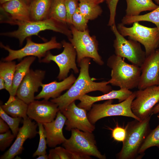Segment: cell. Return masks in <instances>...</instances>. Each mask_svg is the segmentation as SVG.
<instances>
[{
	"label": "cell",
	"instance_id": "obj_1",
	"mask_svg": "<svg viewBox=\"0 0 159 159\" xmlns=\"http://www.w3.org/2000/svg\"><path fill=\"white\" fill-rule=\"evenodd\" d=\"M90 60L89 58L83 59L78 65L80 67L79 74L72 86L64 94L50 100L58 105L60 111L88 92L99 91L105 94L112 90L108 81L95 82L92 80L89 74Z\"/></svg>",
	"mask_w": 159,
	"mask_h": 159
},
{
	"label": "cell",
	"instance_id": "obj_2",
	"mask_svg": "<svg viewBox=\"0 0 159 159\" xmlns=\"http://www.w3.org/2000/svg\"><path fill=\"white\" fill-rule=\"evenodd\" d=\"M151 116L141 120L135 119L128 122L125 127L126 135L120 151L117 154L119 159H139V151L150 130Z\"/></svg>",
	"mask_w": 159,
	"mask_h": 159
},
{
	"label": "cell",
	"instance_id": "obj_3",
	"mask_svg": "<svg viewBox=\"0 0 159 159\" xmlns=\"http://www.w3.org/2000/svg\"><path fill=\"white\" fill-rule=\"evenodd\" d=\"M107 65L112 69L109 84L128 90L138 87L141 74L140 67L129 64L115 54L108 58Z\"/></svg>",
	"mask_w": 159,
	"mask_h": 159
},
{
	"label": "cell",
	"instance_id": "obj_4",
	"mask_svg": "<svg viewBox=\"0 0 159 159\" xmlns=\"http://www.w3.org/2000/svg\"><path fill=\"white\" fill-rule=\"evenodd\" d=\"M67 24L53 18H50L39 21L21 22L18 24V29L15 31L2 32L1 36L14 37L18 39L20 45H22L24 40L33 35L38 36L40 32L50 30L64 35L68 38L72 37L71 30Z\"/></svg>",
	"mask_w": 159,
	"mask_h": 159
},
{
	"label": "cell",
	"instance_id": "obj_5",
	"mask_svg": "<svg viewBox=\"0 0 159 159\" xmlns=\"http://www.w3.org/2000/svg\"><path fill=\"white\" fill-rule=\"evenodd\" d=\"M69 26L72 37L68 39L76 51L78 65L83 59L88 57L99 65H103L104 62L98 52V44L96 37L90 35L88 29L80 31L72 25Z\"/></svg>",
	"mask_w": 159,
	"mask_h": 159
},
{
	"label": "cell",
	"instance_id": "obj_6",
	"mask_svg": "<svg viewBox=\"0 0 159 159\" xmlns=\"http://www.w3.org/2000/svg\"><path fill=\"white\" fill-rule=\"evenodd\" d=\"M117 28L123 36H128V39L137 41L144 46L146 57L159 47V30L156 27H149L135 22L132 26L128 27L121 23Z\"/></svg>",
	"mask_w": 159,
	"mask_h": 159
},
{
	"label": "cell",
	"instance_id": "obj_7",
	"mask_svg": "<svg viewBox=\"0 0 159 159\" xmlns=\"http://www.w3.org/2000/svg\"><path fill=\"white\" fill-rule=\"evenodd\" d=\"M135 92L125 100L116 104H113V100H106L101 104H94L87 114L88 119L94 125L102 118L112 116H121L130 117L141 120L133 113L131 105L135 97Z\"/></svg>",
	"mask_w": 159,
	"mask_h": 159
},
{
	"label": "cell",
	"instance_id": "obj_8",
	"mask_svg": "<svg viewBox=\"0 0 159 159\" xmlns=\"http://www.w3.org/2000/svg\"><path fill=\"white\" fill-rule=\"evenodd\" d=\"M26 45L22 48L17 50L11 49L9 46L4 45L0 43L1 48L7 51L8 55L3 59V61H12L16 59H21L28 56L37 57L40 62L44 57L47 52L53 49H61V43L57 41L55 37L51 38L50 40L43 43H37L33 42L30 37L26 39Z\"/></svg>",
	"mask_w": 159,
	"mask_h": 159
},
{
	"label": "cell",
	"instance_id": "obj_9",
	"mask_svg": "<svg viewBox=\"0 0 159 159\" xmlns=\"http://www.w3.org/2000/svg\"><path fill=\"white\" fill-rule=\"evenodd\" d=\"M70 138L62 143L63 147L73 153L85 156H94L99 159H105L96 145L95 137L92 132H84L77 129L71 130Z\"/></svg>",
	"mask_w": 159,
	"mask_h": 159
},
{
	"label": "cell",
	"instance_id": "obj_10",
	"mask_svg": "<svg viewBox=\"0 0 159 159\" xmlns=\"http://www.w3.org/2000/svg\"><path fill=\"white\" fill-rule=\"evenodd\" d=\"M111 29L115 37L113 44L115 54L125 58L132 64L140 67L146 58V54L140 43L125 38L118 32L115 24L111 26Z\"/></svg>",
	"mask_w": 159,
	"mask_h": 159
},
{
	"label": "cell",
	"instance_id": "obj_11",
	"mask_svg": "<svg viewBox=\"0 0 159 159\" xmlns=\"http://www.w3.org/2000/svg\"><path fill=\"white\" fill-rule=\"evenodd\" d=\"M135 96L131 109L140 120L151 116L152 110L159 102V85H154L135 91Z\"/></svg>",
	"mask_w": 159,
	"mask_h": 159
},
{
	"label": "cell",
	"instance_id": "obj_12",
	"mask_svg": "<svg viewBox=\"0 0 159 159\" xmlns=\"http://www.w3.org/2000/svg\"><path fill=\"white\" fill-rule=\"evenodd\" d=\"M61 43L64 48L62 52L57 55H54L49 51L40 61L45 63H49L51 61L54 62L59 69L57 78L59 81L63 80L67 77L71 69H72L75 73L79 72L75 62L77 53L71 43L65 40L62 41Z\"/></svg>",
	"mask_w": 159,
	"mask_h": 159
},
{
	"label": "cell",
	"instance_id": "obj_13",
	"mask_svg": "<svg viewBox=\"0 0 159 159\" xmlns=\"http://www.w3.org/2000/svg\"><path fill=\"white\" fill-rule=\"evenodd\" d=\"M0 22L18 25L31 21L29 4L24 0H13L1 4Z\"/></svg>",
	"mask_w": 159,
	"mask_h": 159
},
{
	"label": "cell",
	"instance_id": "obj_14",
	"mask_svg": "<svg viewBox=\"0 0 159 159\" xmlns=\"http://www.w3.org/2000/svg\"><path fill=\"white\" fill-rule=\"evenodd\" d=\"M66 117L65 129L71 131L77 129L85 132H92L95 125L89 120L87 110L76 105L75 101L71 103L65 109L61 111Z\"/></svg>",
	"mask_w": 159,
	"mask_h": 159
},
{
	"label": "cell",
	"instance_id": "obj_15",
	"mask_svg": "<svg viewBox=\"0 0 159 159\" xmlns=\"http://www.w3.org/2000/svg\"><path fill=\"white\" fill-rule=\"evenodd\" d=\"M45 74L44 70L30 69L19 85L16 96L28 105L33 101L34 94L41 87Z\"/></svg>",
	"mask_w": 159,
	"mask_h": 159
},
{
	"label": "cell",
	"instance_id": "obj_16",
	"mask_svg": "<svg viewBox=\"0 0 159 159\" xmlns=\"http://www.w3.org/2000/svg\"><path fill=\"white\" fill-rule=\"evenodd\" d=\"M141 74L138 88L159 85V47L146 58L140 67Z\"/></svg>",
	"mask_w": 159,
	"mask_h": 159
},
{
	"label": "cell",
	"instance_id": "obj_17",
	"mask_svg": "<svg viewBox=\"0 0 159 159\" xmlns=\"http://www.w3.org/2000/svg\"><path fill=\"white\" fill-rule=\"evenodd\" d=\"M28 117L23 119V125L19 129L15 140L10 148L1 156L0 159H13L21 154L26 140L34 138L38 133L37 130V123L32 121Z\"/></svg>",
	"mask_w": 159,
	"mask_h": 159
},
{
	"label": "cell",
	"instance_id": "obj_18",
	"mask_svg": "<svg viewBox=\"0 0 159 159\" xmlns=\"http://www.w3.org/2000/svg\"><path fill=\"white\" fill-rule=\"evenodd\" d=\"M59 110L58 105L51 101L34 100L28 104L27 114L37 123L43 124L54 120Z\"/></svg>",
	"mask_w": 159,
	"mask_h": 159
},
{
	"label": "cell",
	"instance_id": "obj_19",
	"mask_svg": "<svg viewBox=\"0 0 159 159\" xmlns=\"http://www.w3.org/2000/svg\"><path fill=\"white\" fill-rule=\"evenodd\" d=\"M67 118L59 110L56 118L52 121L43 124L48 146L55 147L63 143L66 139L63 133V128Z\"/></svg>",
	"mask_w": 159,
	"mask_h": 159
},
{
	"label": "cell",
	"instance_id": "obj_20",
	"mask_svg": "<svg viewBox=\"0 0 159 159\" xmlns=\"http://www.w3.org/2000/svg\"><path fill=\"white\" fill-rule=\"evenodd\" d=\"M132 93L130 90L120 89L118 90H112L107 93L97 96H90L86 94L78 98L77 100H79L80 102L77 106L87 111H90L93 104L95 102L117 99L119 102H120L128 98Z\"/></svg>",
	"mask_w": 159,
	"mask_h": 159
},
{
	"label": "cell",
	"instance_id": "obj_21",
	"mask_svg": "<svg viewBox=\"0 0 159 159\" xmlns=\"http://www.w3.org/2000/svg\"><path fill=\"white\" fill-rule=\"evenodd\" d=\"M76 80L74 75L72 74L68 77L60 82L56 81L48 84H42L41 85L42 90L35 96V99H41L48 100L50 98H57L63 91L69 89Z\"/></svg>",
	"mask_w": 159,
	"mask_h": 159
},
{
	"label": "cell",
	"instance_id": "obj_22",
	"mask_svg": "<svg viewBox=\"0 0 159 159\" xmlns=\"http://www.w3.org/2000/svg\"><path fill=\"white\" fill-rule=\"evenodd\" d=\"M35 59L36 57L34 56L27 57L16 64L9 97L5 104H8L14 100L19 85Z\"/></svg>",
	"mask_w": 159,
	"mask_h": 159
},
{
	"label": "cell",
	"instance_id": "obj_23",
	"mask_svg": "<svg viewBox=\"0 0 159 159\" xmlns=\"http://www.w3.org/2000/svg\"><path fill=\"white\" fill-rule=\"evenodd\" d=\"M52 0H32L29 4L31 21L48 19Z\"/></svg>",
	"mask_w": 159,
	"mask_h": 159
},
{
	"label": "cell",
	"instance_id": "obj_24",
	"mask_svg": "<svg viewBox=\"0 0 159 159\" xmlns=\"http://www.w3.org/2000/svg\"><path fill=\"white\" fill-rule=\"evenodd\" d=\"M127 8L125 16H133L139 15L143 11H152L158 7L152 0H125Z\"/></svg>",
	"mask_w": 159,
	"mask_h": 159
},
{
	"label": "cell",
	"instance_id": "obj_25",
	"mask_svg": "<svg viewBox=\"0 0 159 159\" xmlns=\"http://www.w3.org/2000/svg\"><path fill=\"white\" fill-rule=\"evenodd\" d=\"M28 105L16 96L11 102L0 106L7 114L13 117H19L25 119L28 117L27 112Z\"/></svg>",
	"mask_w": 159,
	"mask_h": 159
},
{
	"label": "cell",
	"instance_id": "obj_26",
	"mask_svg": "<svg viewBox=\"0 0 159 159\" xmlns=\"http://www.w3.org/2000/svg\"><path fill=\"white\" fill-rule=\"evenodd\" d=\"M140 21H147L155 24L159 30V6L150 12L145 14L133 16H125L122 18L121 23L129 25Z\"/></svg>",
	"mask_w": 159,
	"mask_h": 159
},
{
	"label": "cell",
	"instance_id": "obj_27",
	"mask_svg": "<svg viewBox=\"0 0 159 159\" xmlns=\"http://www.w3.org/2000/svg\"><path fill=\"white\" fill-rule=\"evenodd\" d=\"M16 64L15 61H1L0 77L5 81V89L9 94L11 92Z\"/></svg>",
	"mask_w": 159,
	"mask_h": 159
},
{
	"label": "cell",
	"instance_id": "obj_28",
	"mask_svg": "<svg viewBox=\"0 0 159 159\" xmlns=\"http://www.w3.org/2000/svg\"><path fill=\"white\" fill-rule=\"evenodd\" d=\"M79 1V11L89 21L96 19L102 14V10L99 4L85 0Z\"/></svg>",
	"mask_w": 159,
	"mask_h": 159
},
{
	"label": "cell",
	"instance_id": "obj_29",
	"mask_svg": "<svg viewBox=\"0 0 159 159\" xmlns=\"http://www.w3.org/2000/svg\"><path fill=\"white\" fill-rule=\"evenodd\" d=\"M50 18L67 24L64 0H52L49 15Z\"/></svg>",
	"mask_w": 159,
	"mask_h": 159
},
{
	"label": "cell",
	"instance_id": "obj_30",
	"mask_svg": "<svg viewBox=\"0 0 159 159\" xmlns=\"http://www.w3.org/2000/svg\"><path fill=\"white\" fill-rule=\"evenodd\" d=\"M153 147L159 149V124L154 129L150 130L145 138L139 151L140 158L143 156L146 150Z\"/></svg>",
	"mask_w": 159,
	"mask_h": 159
},
{
	"label": "cell",
	"instance_id": "obj_31",
	"mask_svg": "<svg viewBox=\"0 0 159 159\" xmlns=\"http://www.w3.org/2000/svg\"><path fill=\"white\" fill-rule=\"evenodd\" d=\"M0 117L8 125L12 133L16 137L19 128V125L21 118L13 117L6 113L0 106Z\"/></svg>",
	"mask_w": 159,
	"mask_h": 159
},
{
	"label": "cell",
	"instance_id": "obj_32",
	"mask_svg": "<svg viewBox=\"0 0 159 159\" xmlns=\"http://www.w3.org/2000/svg\"><path fill=\"white\" fill-rule=\"evenodd\" d=\"M89 21L80 12L78 8L72 16L71 25L77 30L82 31L88 29Z\"/></svg>",
	"mask_w": 159,
	"mask_h": 159
},
{
	"label": "cell",
	"instance_id": "obj_33",
	"mask_svg": "<svg viewBox=\"0 0 159 159\" xmlns=\"http://www.w3.org/2000/svg\"><path fill=\"white\" fill-rule=\"evenodd\" d=\"M37 124L39 128L38 134L39 136V140L38 148L33 153V157L47 154V143L43 125V124L40 123H38Z\"/></svg>",
	"mask_w": 159,
	"mask_h": 159
},
{
	"label": "cell",
	"instance_id": "obj_34",
	"mask_svg": "<svg viewBox=\"0 0 159 159\" xmlns=\"http://www.w3.org/2000/svg\"><path fill=\"white\" fill-rule=\"evenodd\" d=\"M67 13V23L70 25L72 24V17L78 8V0H64Z\"/></svg>",
	"mask_w": 159,
	"mask_h": 159
},
{
	"label": "cell",
	"instance_id": "obj_35",
	"mask_svg": "<svg viewBox=\"0 0 159 159\" xmlns=\"http://www.w3.org/2000/svg\"><path fill=\"white\" fill-rule=\"evenodd\" d=\"M9 130L7 132L0 134V150L4 151L11 144L16 136Z\"/></svg>",
	"mask_w": 159,
	"mask_h": 159
},
{
	"label": "cell",
	"instance_id": "obj_36",
	"mask_svg": "<svg viewBox=\"0 0 159 159\" xmlns=\"http://www.w3.org/2000/svg\"><path fill=\"white\" fill-rule=\"evenodd\" d=\"M119 0H106L110 10V18L108 25L111 26L115 24V17L117 5Z\"/></svg>",
	"mask_w": 159,
	"mask_h": 159
},
{
	"label": "cell",
	"instance_id": "obj_37",
	"mask_svg": "<svg viewBox=\"0 0 159 159\" xmlns=\"http://www.w3.org/2000/svg\"><path fill=\"white\" fill-rule=\"evenodd\" d=\"M125 135L126 130L123 127L117 125L112 130V137L116 141L123 142L125 139Z\"/></svg>",
	"mask_w": 159,
	"mask_h": 159
},
{
	"label": "cell",
	"instance_id": "obj_38",
	"mask_svg": "<svg viewBox=\"0 0 159 159\" xmlns=\"http://www.w3.org/2000/svg\"><path fill=\"white\" fill-rule=\"evenodd\" d=\"M55 149L60 159H72V153L64 147H57Z\"/></svg>",
	"mask_w": 159,
	"mask_h": 159
},
{
	"label": "cell",
	"instance_id": "obj_39",
	"mask_svg": "<svg viewBox=\"0 0 159 159\" xmlns=\"http://www.w3.org/2000/svg\"><path fill=\"white\" fill-rule=\"evenodd\" d=\"M9 127L1 118H0V133H5L9 130Z\"/></svg>",
	"mask_w": 159,
	"mask_h": 159
},
{
	"label": "cell",
	"instance_id": "obj_40",
	"mask_svg": "<svg viewBox=\"0 0 159 159\" xmlns=\"http://www.w3.org/2000/svg\"><path fill=\"white\" fill-rule=\"evenodd\" d=\"M48 156L49 159H60L55 148L49 150Z\"/></svg>",
	"mask_w": 159,
	"mask_h": 159
},
{
	"label": "cell",
	"instance_id": "obj_41",
	"mask_svg": "<svg viewBox=\"0 0 159 159\" xmlns=\"http://www.w3.org/2000/svg\"><path fill=\"white\" fill-rule=\"evenodd\" d=\"M159 113V103L157 104L153 108L152 112V115Z\"/></svg>",
	"mask_w": 159,
	"mask_h": 159
},
{
	"label": "cell",
	"instance_id": "obj_42",
	"mask_svg": "<svg viewBox=\"0 0 159 159\" xmlns=\"http://www.w3.org/2000/svg\"><path fill=\"white\" fill-rule=\"evenodd\" d=\"M5 83L4 79L0 77V90H2L5 89Z\"/></svg>",
	"mask_w": 159,
	"mask_h": 159
},
{
	"label": "cell",
	"instance_id": "obj_43",
	"mask_svg": "<svg viewBox=\"0 0 159 159\" xmlns=\"http://www.w3.org/2000/svg\"><path fill=\"white\" fill-rule=\"evenodd\" d=\"M79 1L81 0H85L90 2H91L97 4H100L106 1V0H78Z\"/></svg>",
	"mask_w": 159,
	"mask_h": 159
},
{
	"label": "cell",
	"instance_id": "obj_44",
	"mask_svg": "<svg viewBox=\"0 0 159 159\" xmlns=\"http://www.w3.org/2000/svg\"><path fill=\"white\" fill-rule=\"evenodd\" d=\"M37 159H48V155L47 154L40 155L37 158Z\"/></svg>",
	"mask_w": 159,
	"mask_h": 159
},
{
	"label": "cell",
	"instance_id": "obj_45",
	"mask_svg": "<svg viewBox=\"0 0 159 159\" xmlns=\"http://www.w3.org/2000/svg\"><path fill=\"white\" fill-rule=\"evenodd\" d=\"M13 0H0V3L1 4H3L5 3L10 1Z\"/></svg>",
	"mask_w": 159,
	"mask_h": 159
},
{
	"label": "cell",
	"instance_id": "obj_46",
	"mask_svg": "<svg viewBox=\"0 0 159 159\" xmlns=\"http://www.w3.org/2000/svg\"><path fill=\"white\" fill-rule=\"evenodd\" d=\"M28 4H29L32 0H24Z\"/></svg>",
	"mask_w": 159,
	"mask_h": 159
},
{
	"label": "cell",
	"instance_id": "obj_47",
	"mask_svg": "<svg viewBox=\"0 0 159 159\" xmlns=\"http://www.w3.org/2000/svg\"><path fill=\"white\" fill-rule=\"evenodd\" d=\"M156 4H159V0H154Z\"/></svg>",
	"mask_w": 159,
	"mask_h": 159
},
{
	"label": "cell",
	"instance_id": "obj_48",
	"mask_svg": "<svg viewBox=\"0 0 159 159\" xmlns=\"http://www.w3.org/2000/svg\"><path fill=\"white\" fill-rule=\"evenodd\" d=\"M157 117H158V121H159V113H158V115Z\"/></svg>",
	"mask_w": 159,
	"mask_h": 159
}]
</instances>
